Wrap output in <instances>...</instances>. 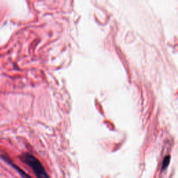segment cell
<instances>
[{
  "mask_svg": "<svg viewBox=\"0 0 178 178\" xmlns=\"http://www.w3.org/2000/svg\"><path fill=\"white\" fill-rule=\"evenodd\" d=\"M20 159L32 169L33 172L38 177H48L49 175L46 172L43 164L38 159L29 153L23 154L20 157Z\"/></svg>",
  "mask_w": 178,
  "mask_h": 178,
  "instance_id": "cell-1",
  "label": "cell"
},
{
  "mask_svg": "<svg viewBox=\"0 0 178 178\" xmlns=\"http://www.w3.org/2000/svg\"><path fill=\"white\" fill-rule=\"evenodd\" d=\"M2 158H4V159H5V160H6V161L8 162V163H9V164H10L11 165V166H12L13 167H14V168H15V170H17V171H18V172H19V173H20V175H22V176H23V177H30V176H29V175H27V174H26V173H25V172H24V171H23V170H21V169H20V168H18V166H16V165H15V164H14V163H13V162H11V160H10L9 159H8V157H4H4H2Z\"/></svg>",
  "mask_w": 178,
  "mask_h": 178,
  "instance_id": "cell-2",
  "label": "cell"
},
{
  "mask_svg": "<svg viewBox=\"0 0 178 178\" xmlns=\"http://www.w3.org/2000/svg\"><path fill=\"white\" fill-rule=\"evenodd\" d=\"M170 157L169 155L166 156L164 157V159L163 160V162H162V165H161V170H164L167 168V167L168 166L169 164H170Z\"/></svg>",
  "mask_w": 178,
  "mask_h": 178,
  "instance_id": "cell-3",
  "label": "cell"
}]
</instances>
